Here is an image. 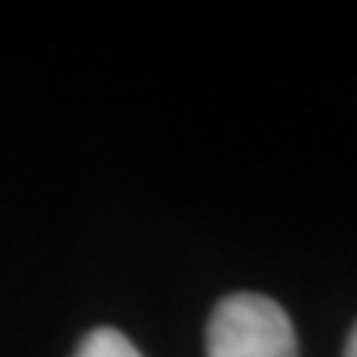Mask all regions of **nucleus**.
Listing matches in <instances>:
<instances>
[{"label": "nucleus", "mask_w": 357, "mask_h": 357, "mask_svg": "<svg viewBox=\"0 0 357 357\" xmlns=\"http://www.w3.org/2000/svg\"><path fill=\"white\" fill-rule=\"evenodd\" d=\"M73 357H142L136 351V344L129 341L126 334H119L116 328H96L79 341Z\"/></svg>", "instance_id": "obj_2"}, {"label": "nucleus", "mask_w": 357, "mask_h": 357, "mask_svg": "<svg viewBox=\"0 0 357 357\" xmlns=\"http://www.w3.org/2000/svg\"><path fill=\"white\" fill-rule=\"evenodd\" d=\"M208 357H298V337L284 307L265 294H229L218 301L208 331Z\"/></svg>", "instance_id": "obj_1"}, {"label": "nucleus", "mask_w": 357, "mask_h": 357, "mask_svg": "<svg viewBox=\"0 0 357 357\" xmlns=\"http://www.w3.org/2000/svg\"><path fill=\"white\" fill-rule=\"evenodd\" d=\"M344 357H357V324H354V331H351V337H347Z\"/></svg>", "instance_id": "obj_3"}]
</instances>
